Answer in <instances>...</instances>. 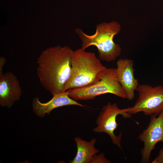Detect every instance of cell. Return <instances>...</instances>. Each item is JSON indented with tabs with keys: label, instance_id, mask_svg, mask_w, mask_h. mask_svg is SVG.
I'll return each mask as SVG.
<instances>
[{
	"label": "cell",
	"instance_id": "6da1fadb",
	"mask_svg": "<svg viewBox=\"0 0 163 163\" xmlns=\"http://www.w3.org/2000/svg\"><path fill=\"white\" fill-rule=\"evenodd\" d=\"M73 51L67 46L50 47L42 51L37 60V77L53 96L63 92L71 74Z\"/></svg>",
	"mask_w": 163,
	"mask_h": 163
},
{
	"label": "cell",
	"instance_id": "7a4b0ae2",
	"mask_svg": "<svg viewBox=\"0 0 163 163\" xmlns=\"http://www.w3.org/2000/svg\"><path fill=\"white\" fill-rule=\"evenodd\" d=\"M71 62L70 75L63 92L95 84L101 79L107 69L94 53L86 52L82 48L73 51Z\"/></svg>",
	"mask_w": 163,
	"mask_h": 163
},
{
	"label": "cell",
	"instance_id": "3957f363",
	"mask_svg": "<svg viewBox=\"0 0 163 163\" xmlns=\"http://www.w3.org/2000/svg\"><path fill=\"white\" fill-rule=\"evenodd\" d=\"M95 33L88 35L79 28L75 30L82 43L81 48L85 49L90 46H96L98 53L99 59L110 62L114 61L120 54V46L115 43L114 37L121 30L120 25L115 21L102 22L96 25Z\"/></svg>",
	"mask_w": 163,
	"mask_h": 163
},
{
	"label": "cell",
	"instance_id": "277c9868",
	"mask_svg": "<svg viewBox=\"0 0 163 163\" xmlns=\"http://www.w3.org/2000/svg\"><path fill=\"white\" fill-rule=\"evenodd\" d=\"M69 97L75 100H88L107 93L126 99V94L118 82L116 69L107 68L101 79L89 86L69 90Z\"/></svg>",
	"mask_w": 163,
	"mask_h": 163
},
{
	"label": "cell",
	"instance_id": "5b68a950",
	"mask_svg": "<svg viewBox=\"0 0 163 163\" xmlns=\"http://www.w3.org/2000/svg\"><path fill=\"white\" fill-rule=\"evenodd\" d=\"M136 91L139 97L134 105L125 108L128 114L131 116L143 112L145 115L158 116L163 110V86L142 84L139 85Z\"/></svg>",
	"mask_w": 163,
	"mask_h": 163
},
{
	"label": "cell",
	"instance_id": "8992f818",
	"mask_svg": "<svg viewBox=\"0 0 163 163\" xmlns=\"http://www.w3.org/2000/svg\"><path fill=\"white\" fill-rule=\"evenodd\" d=\"M119 114L125 118L131 117L126 113L125 108L120 109L116 103L108 102L102 107L96 120L97 126L93 131L95 133L107 134L111 138L112 143L121 149L122 133L117 136L114 133L118 126L116 119Z\"/></svg>",
	"mask_w": 163,
	"mask_h": 163
},
{
	"label": "cell",
	"instance_id": "52a82bcc",
	"mask_svg": "<svg viewBox=\"0 0 163 163\" xmlns=\"http://www.w3.org/2000/svg\"><path fill=\"white\" fill-rule=\"evenodd\" d=\"M138 137L144 143V147L141 150V162L149 163L151 153L156 144L160 142H163V110L158 116L151 115L148 126Z\"/></svg>",
	"mask_w": 163,
	"mask_h": 163
},
{
	"label": "cell",
	"instance_id": "ba28073f",
	"mask_svg": "<svg viewBox=\"0 0 163 163\" xmlns=\"http://www.w3.org/2000/svg\"><path fill=\"white\" fill-rule=\"evenodd\" d=\"M117 80L126 94V99L132 101L134 98L135 91L139 85L138 80L134 76L133 61L121 59L117 62Z\"/></svg>",
	"mask_w": 163,
	"mask_h": 163
},
{
	"label": "cell",
	"instance_id": "9c48e42d",
	"mask_svg": "<svg viewBox=\"0 0 163 163\" xmlns=\"http://www.w3.org/2000/svg\"><path fill=\"white\" fill-rule=\"evenodd\" d=\"M22 94L21 88L17 77L11 72L0 76V104L11 108L18 101Z\"/></svg>",
	"mask_w": 163,
	"mask_h": 163
},
{
	"label": "cell",
	"instance_id": "30bf717a",
	"mask_svg": "<svg viewBox=\"0 0 163 163\" xmlns=\"http://www.w3.org/2000/svg\"><path fill=\"white\" fill-rule=\"evenodd\" d=\"M52 98L46 103L41 102L37 97L32 101V108L35 113L40 117H44L49 114L53 109L69 105H76L83 107L85 106L81 104L71 98L68 91L62 92L53 96Z\"/></svg>",
	"mask_w": 163,
	"mask_h": 163
},
{
	"label": "cell",
	"instance_id": "8fae6325",
	"mask_svg": "<svg viewBox=\"0 0 163 163\" xmlns=\"http://www.w3.org/2000/svg\"><path fill=\"white\" fill-rule=\"evenodd\" d=\"M74 140L76 144L77 152L71 163H91L94 156L99 152L95 148L96 139L93 138L90 141H86L79 137H75Z\"/></svg>",
	"mask_w": 163,
	"mask_h": 163
},
{
	"label": "cell",
	"instance_id": "7c38bea8",
	"mask_svg": "<svg viewBox=\"0 0 163 163\" xmlns=\"http://www.w3.org/2000/svg\"><path fill=\"white\" fill-rule=\"evenodd\" d=\"M111 161L107 159L104 153H100L97 155H95L91 163H110Z\"/></svg>",
	"mask_w": 163,
	"mask_h": 163
},
{
	"label": "cell",
	"instance_id": "4fadbf2b",
	"mask_svg": "<svg viewBox=\"0 0 163 163\" xmlns=\"http://www.w3.org/2000/svg\"><path fill=\"white\" fill-rule=\"evenodd\" d=\"M152 163H163V148L160 150L158 155Z\"/></svg>",
	"mask_w": 163,
	"mask_h": 163
},
{
	"label": "cell",
	"instance_id": "5bb4252c",
	"mask_svg": "<svg viewBox=\"0 0 163 163\" xmlns=\"http://www.w3.org/2000/svg\"><path fill=\"white\" fill-rule=\"evenodd\" d=\"M6 60L4 57H0V76L3 74V69L6 62Z\"/></svg>",
	"mask_w": 163,
	"mask_h": 163
}]
</instances>
